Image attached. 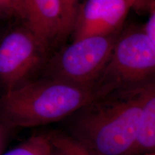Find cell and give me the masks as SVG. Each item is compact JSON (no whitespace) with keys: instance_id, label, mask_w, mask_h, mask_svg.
Masks as SVG:
<instances>
[{"instance_id":"obj_1","label":"cell","mask_w":155,"mask_h":155,"mask_svg":"<svg viewBox=\"0 0 155 155\" xmlns=\"http://www.w3.org/2000/svg\"><path fill=\"white\" fill-rule=\"evenodd\" d=\"M145 84L91 101L67 118V134L95 155H134Z\"/></svg>"},{"instance_id":"obj_2","label":"cell","mask_w":155,"mask_h":155,"mask_svg":"<svg viewBox=\"0 0 155 155\" xmlns=\"http://www.w3.org/2000/svg\"><path fill=\"white\" fill-rule=\"evenodd\" d=\"M100 96L96 87L53 78L29 81L0 97V121L9 128L48 124L66 119Z\"/></svg>"},{"instance_id":"obj_3","label":"cell","mask_w":155,"mask_h":155,"mask_svg":"<svg viewBox=\"0 0 155 155\" xmlns=\"http://www.w3.org/2000/svg\"><path fill=\"white\" fill-rule=\"evenodd\" d=\"M155 80V46L144 29L120 34L107 64L95 83L103 94Z\"/></svg>"},{"instance_id":"obj_4","label":"cell","mask_w":155,"mask_h":155,"mask_svg":"<svg viewBox=\"0 0 155 155\" xmlns=\"http://www.w3.org/2000/svg\"><path fill=\"white\" fill-rule=\"evenodd\" d=\"M120 35L93 36L73 41L50 62L48 77L83 86L95 87Z\"/></svg>"},{"instance_id":"obj_5","label":"cell","mask_w":155,"mask_h":155,"mask_svg":"<svg viewBox=\"0 0 155 155\" xmlns=\"http://www.w3.org/2000/svg\"><path fill=\"white\" fill-rule=\"evenodd\" d=\"M47 50L26 26L6 35L0 42V83L6 91L29 81L43 63Z\"/></svg>"},{"instance_id":"obj_6","label":"cell","mask_w":155,"mask_h":155,"mask_svg":"<svg viewBox=\"0 0 155 155\" xmlns=\"http://www.w3.org/2000/svg\"><path fill=\"white\" fill-rule=\"evenodd\" d=\"M134 6L149 9L139 0H86L78 8L73 41L118 32Z\"/></svg>"},{"instance_id":"obj_7","label":"cell","mask_w":155,"mask_h":155,"mask_svg":"<svg viewBox=\"0 0 155 155\" xmlns=\"http://www.w3.org/2000/svg\"><path fill=\"white\" fill-rule=\"evenodd\" d=\"M23 21L47 48L69 34L61 0H25Z\"/></svg>"},{"instance_id":"obj_8","label":"cell","mask_w":155,"mask_h":155,"mask_svg":"<svg viewBox=\"0 0 155 155\" xmlns=\"http://www.w3.org/2000/svg\"><path fill=\"white\" fill-rule=\"evenodd\" d=\"M155 154V80L147 83L134 155Z\"/></svg>"},{"instance_id":"obj_9","label":"cell","mask_w":155,"mask_h":155,"mask_svg":"<svg viewBox=\"0 0 155 155\" xmlns=\"http://www.w3.org/2000/svg\"><path fill=\"white\" fill-rule=\"evenodd\" d=\"M53 148L48 134L33 135L22 144L2 155H52Z\"/></svg>"},{"instance_id":"obj_10","label":"cell","mask_w":155,"mask_h":155,"mask_svg":"<svg viewBox=\"0 0 155 155\" xmlns=\"http://www.w3.org/2000/svg\"><path fill=\"white\" fill-rule=\"evenodd\" d=\"M53 150L59 155H95L67 133H48Z\"/></svg>"},{"instance_id":"obj_11","label":"cell","mask_w":155,"mask_h":155,"mask_svg":"<svg viewBox=\"0 0 155 155\" xmlns=\"http://www.w3.org/2000/svg\"><path fill=\"white\" fill-rule=\"evenodd\" d=\"M65 17V25L68 32H72L76 17L79 0H61Z\"/></svg>"},{"instance_id":"obj_12","label":"cell","mask_w":155,"mask_h":155,"mask_svg":"<svg viewBox=\"0 0 155 155\" xmlns=\"http://www.w3.org/2000/svg\"><path fill=\"white\" fill-rule=\"evenodd\" d=\"M148 11L150 16L143 29L155 46V0L152 1Z\"/></svg>"},{"instance_id":"obj_13","label":"cell","mask_w":155,"mask_h":155,"mask_svg":"<svg viewBox=\"0 0 155 155\" xmlns=\"http://www.w3.org/2000/svg\"><path fill=\"white\" fill-rule=\"evenodd\" d=\"M12 14L24 20L25 0H5Z\"/></svg>"},{"instance_id":"obj_14","label":"cell","mask_w":155,"mask_h":155,"mask_svg":"<svg viewBox=\"0 0 155 155\" xmlns=\"http://www.w3.org/2000/svg\"><path fill=\"white\" fill-rule=\"evenodd\" d=\"M9 128L3 124L0 121V155L3 154L4 149L7 142V137H8V130Z\"/></svg>"},{"instance_id":"obj_15","label":"cell","mask_w":155,"mask_h":155,"mask_svg":"<svg viewBox=\"0 0 155 155\" xmlns=\"http://www.w3.org/2000/svg\"><path fill=\"white\" fill-rule=\"evenodd\" d=\"M0 15H5V16H12L10 9L5 0H0Z\"/></svg>"},{"instance_id":"obj_16","label":"cell","mask_w":155,"mask_h":155,"mask_svg":"<svg viewBox=\"0 0 155 155\" xmlns=\"http://www.w3.org/2000/svg\"><path fill=\"white\" fill-rule=\"evenodd\" d=\"M139 1L141 2L143 4H144L145 5H147L148 7V8H150V6L151 5V2H152V0H139ZM149 10V9H148Z\"/></svg>"},{"instance_id":"obj_17","label":"cell","mask_w":155,"mask_h":155,"mask_svg":"<svg viewBox=\"0 0 155 155\" xmlns=\"http://www.w3.org/2000/svg\"><path fill=\"white\" fill-rule=\"evenodd\" d=\"M52 148H53V147H52ZM52 155H59V154H58V153L55 152V151H54L53 149V152H52Z\"/></svg>"}]
</instances>
